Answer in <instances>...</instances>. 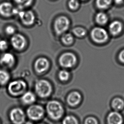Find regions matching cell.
Listing matches in <instances>:
<instances>
[{"instance_id": "cell-20", "label": "cell", "mask_w": 124, "mask_h": 124, "mask_svg": "<svg viewBox=\"0 0 124 124\" xmlns=\"http://www.w3.org/2000/svg\"><path fill=\"white\" fill-rule=\"evenodd\" d=\"M17 7L24 9L30 7L33 4L34 0H14Z\"/></svg>"}, {"instance_id": "cell-30", "label": "cell", "mask_w": 124, "mask_h": 124, "mask_svg": "<svg viewBox=\"0 0 124 124\" xmlns=\"http://www.w3.org/2000/svg\"><path fill=\"white\" fill-rule=\"evenodd\" d=\"M7 47L8 43L7 41L4 40H0V50H5L7 49Z\"/></svg>"}, {"instance_id": "cell-1", "label": "cell", "mask_w": 124, "mask_h": 124, "mask_svg": "<svg viewBox=\"0 0 124 124\" xmlns=\"http://www.w3.org/2000/svg\"><path fill=\"white\" fill-rule=\"evenodd\" d=\"M47 115L51 119L57 121L62 119L64 114V109L62 104L58 101H49L46 106Z\"/></svg>"}, {"instance_id": "cell-14", "label": "cell", "mask_w": 124, "mask_h": 124, "mask_svg": "<svg viewBox=\"0 0 124 124\" xmlns=\"http://www.w3.org/2000/svg\"><path fill=\"white\" fill-rule=\"evenodd\" d=\"M15 63V58L11 53H7L3 54L0 58V63L5 67H10Z\"/></svg>"}, {"instance_id": "cell-2", "label": "cell", "mask_w": 124, "mask_h": 124, "mask_svg": "<svg viewBox=\"0 0 124 124\" xmlns=\"http://www.w3.org/2000/svg\"><path fill=\"white\" fill-rule=\"evenodd\" d=\"M45 111L43 107L38 105L30 106L27 110L26 115L30 120L35 122L40 120L44 117Z\"/></svg>"}, {"instance_id": "cell-4", "label": "cell", "mask_w": 124, "mask_h": 124, "mask_svg": "<svg viewBox=\"0 0 124 124\" xmlns=\"http://www.w3.org/2000/svg\"><path fill=\"white\" fill-rule=\"evenodd\" d=\"M26 116L24 111L19 108H14L9 114L10 121L13 124H24L26 121Z\"/></svg>"}, {"instance_id": "cell-33", "label": "cell", "mask_w": 124, "mask_h": 124, "mask_svg": "<svg viewBox=\"0 0 124 124\" xmlns=\"http://www.w3.org/2000/svg\"><path fill=\"white\" fill-rule=\"evenodd\" d=\"M124 0H115V1L117 4H121L123 3Z\"/></svg>"}, {"instance_id": "cell-18", "label": "cell", "mask_w": 124, "mask_h": 124, "mask_svg": "<svg viewBox=\"0 0 124 124\" xmlns=\"http://www.w3.org/2000/svg\"><path fill=\"white\" fill-rule=\"evenodd\" d=\"M111 106L114 111H121L124 108V101L120 98H116L113 100Z\"/></svg>"}, {"instance_id": "cell-24", "label": "cell", "mask_w": 124, "mask_h": 124, "mask_svg": "<svg viewBox=\"0 0 124 124\" xmlns=\"http://www.w3.org/2000/svg\"><path fill=\"white\" fill-rule=\"evenodd\" d=\"M62 41L65 45H70L73 42L74 38L72 34L70 33H67L64 34L62 36Z\"/></svg>"}, {"instance_id": "cell-35", "label": "cell", "mask_w": 124, "mask_h": 124, "mask_svg": "<svg viewBox=\"0 0 124 124\" xmlns=\"http://www.w3.org/2000/svg\"></svg>"}, {"instance_id": "cell-26", "label": "cell", "mask_w": 124, "mask_h": 124, "mask_svg": "<svg viewBox=\"0 0 124 124\" xmlns=\"http://www.w3.org/2000/svg\"><path fill=\"white\" fill-rule=\"evenodd\" d=\"M70 77L69 72L65 70H62L60 71L59 78L61 81H67Z\"/></svg>"}, {"instance_id": "cell-22", "label": "cell", "mask_w": 124, "mask_h": 124, "mask_svg": "<svg viewBox=\"0 0 124 124\" xmlns=\"http://www.w3.org/2000/svg\"><path fill=\"white\" fill-rule=\"evenodd\" d=\"M62 124H79V121L75 116L72 115L65 116L62 120Z\"/></svg>"}, {"instance_id": "cell-6", "label": "cell", "mask_w": 124, "mask_h": 124, "mask_svg": "<svg viewBox=\"0 0 124 124\" xmlns=\"http://www.w3.org/2000/svg\"><path fill=\"white\" fill-rule=\"evenodd\" d=\"M27 88V84L22 80H17L11 82L9 85V92L13 96L20 95L23 94Z\"/></svg>"}, {"instance_id": "cell-9", "label": "cell", "mask_w": 124, "mask_h": 124, "mask_svg": "<svg viewBox=\"0 0 124 124\" xmlns=\"http://www.w3.org/2000/svg\"><path fill=\"white\" fill-rule=\"evenodd\" d=\"M18 16L22 23L24 25H32L35 22V14L32 10H21L19 12Z\"/></svg>"}, {"instance_id": "cell-8", "label": "cell", "mask_w": 124, "mask_h": 124, "mask_svg": "<svg viewBox=\"0 0 124 124\" xmlns=\"http://www.w3.org/2000/svg\"><path fill=\"white\" fill-rule=\"evenodd\" d=\"M91 37L96 42L102 43L107 40L108 35L105 29L101 27H95L91 32Z\"/></svg>"}, {"instance_id": "cell-29", "label": "cell", "mask_w": 124, "mask_h": 124, "mask_svg": "<svg viewBox=\"0 0 124 124\" xmlns=\"http://www.w3.org/2000/svg\"><path fill=\"white\" fill-rule=\"evenodd\" d=\"M5 31L9 35H12L15 33V29L12 25H8L6 28Z\"/></svg>"}, {"instance_id": "cell-19", "label": "cell", "mask_w": 124, "mask_h": 124, "mask_svg": "<svg viewBox=\"0 0 124 124\" xmlns=\"http://www.w3.org/2000/svg\"><path fill=\"white\" fill-rule=\"evenodd\" d=\"M108 18L106 14L103 12H99L96 16V20L99 25H103L107 23Z\"/></svg>"}, {"instance_id": "cell-36", "label": "cell", "mask_w": 124, "mask_h": 124, "mask_svg": "<svg viewBox=\"0 0 124 124\" xmlns=\"http://www.w3.org/2000/svg\"></svg>"}, {"instance_id": "cell-13", "label": "cell", "mask_w": 124, "mask_h": 124, "mask_svg": "<svg viewBox=\"0 0 124 124\" xmlns=\"http://www.w3.org/2000/svg\"><path fill=\"white\" fill-rule=\"evenodd\" d=\"M49 67V62L45 58H40L36 61L35 63V70L39 73H42L47 70Z\"/></svg>"}, {"instance_id": "cell-28", "label": "cell", "mask_w": 124, "mask_h": 124, "mask_svg": "<svg viewBox=\"0 0 124 124\" xmlns=\"http://www.w3.org/2000/svg\"><path fill=\"white\" fill-rule=\"evenodd\" d=\"M84 124H99L98 120L94 116H89L84 120Z\"/></svg>"}, {"instance_id": "cell-16", "label": "cell", "mask_w": 124, "mask_h": 124, "mask_svg": "<svg viewBox=\"0 0 124 124\" xmlns=\"http://www.w3.org/2000/svg\"><path fill=\"white\" fill-rule=\"evenodd\" d=\"M109 30L110 33L113 35H117L123 30L122 23L119 21H114L110 24Z\"/></svg>"}, {"instance_id": "cell-11", "label": "cell", "mask_w": 124, "mask_h": 124, "mask_svg": "<svg viewBox=\"0 0 124 124\" xmlns=\"http://www.w3.org/2000/svg\"><path fill=\"white\" fill-rule=\"evenodd\" d=\"M12 46L17 50H20L24 48L26 45V40L24 36L20 34H15L11 39Z\"/></svg>"}, {"instance_id": "cell-17", "label": "cell", "mask_w": 124, "mask_h": 124, "mask_svg": "<svg viewBox=\"0 0 124 124\" xmlns=\"http://www.w3.org/2000/svg\"><path fill=\"white\" fill-rule=\"evenodd\" d=\"M22 102L24 104L30 105L35 102L36 97L34 94L31 92H26L21 98Z\"/></svg>"}, {"instance_id": "cell-3", "label": "cell", "mask_w": 124, "mask_h": 124, "mask_svg": "<svg viewBox=\"0 0 124 124\" xmlns=\"http://www.w3.org/2000/svg\"><path fill=\"white\" fill-rule=\"evenodd\" d=\"M35 89L37 95L42 98L48 97L52 91L51 84L45 80L37 81L35 84Z\"/></svg>"}, {"instance_id": "cell-15", "label": "cell", "mask_w": 124, "mask_h": 124, "mask_svg": "<svg viewBox=\"0 0 124 124\" xmlns=\"http://www.w3.org/2000/svg\"><path fill=\"white\" fill-rule=\"evenodd\" d=\"M81 99V95L79 92H74L69 94L67 97V102L71 106L75 107L80 103Z\"/></svg>"}, {"instance_id": "cell-25", "label": "cell", "mask_w": 124, "mask_h": 124, "mask_svg": "<svg viewBox=\"0 0 124 124\" xmlns=\"http://www.w3.org/2000/svg\"><path fill=\"white\" fill-rule=\"evenodd\" d=\"M72 31L75 35L79 37H84L86 34V30L81 27H77L74 28Z\"/></svg>"}, {"instance_id": "cell-7", "label": "cell", "mask_w": 124, "mask_h": 124, "mask_svg": "<svg viewBox=\"0 0 124 124\" xmlns=\"http://www.w3.org/2000/svg\"><path fill=\"white\" fill-rule=\"evenodd\" d=\"M59 61L62 67L66 68H70L75 65L77 62V58L72 53L66 52L61 55Z\"/></svg>"}, {"instance_id": "cell-12", "label": "cell", "mask_w": 124, "mask_h": 124, "mask_svg": "<svg viewBox=\"0 0 124 124\" xmlns=\"http://www.w3.org/2000/svg\"><path fill=\"white\" fill-rule=\"evenodd\" d=\"M107 124H123L124 119L122 114L117 111L109 113L107 117Z\"/></svg>"}, {"instance_id": "cell-5", "label": "cell", "mask_w": 124, "mask_h": 124, "mask_svg": "<svg viewBox=\"0 0 124 124\" xmlns=\"http://www.w3.org/2000/svg\"><path fill=\"white\" fill-rule=\"evenodd\" d=\"M70 21L67 17L61 16L56 18L54 23V29L58 35L66 32L70 26Z\"/></svg>"}, {"instance_id": "cell-10", "label": "cell", "mask_w": 124, "mask_h": 124, "mask_svg": "<svg viewBox=\"0 0 124 124\" xmlns=\"http://www.w3.org/2000/svg\"><path fill=\"white\" fill-rule=\"evenodd\" d=\"M13 5L11 2L3 1L0 3V15L5 17H9L13 15Z\"/></svg>"}, {"instance_id": "cell-34", "label": "cell", "mask_w": 124, "mask_h": 124, "mask_svg": "<svg viewBox=\"0 0 124 124\" xmlns=\"http://www.w3.org/2000/svg\"><path fill=\"white\" fill-rule=\"evenodd\" d=\"M38 124H45V123H40Z\"/></svg>"}, {"instance_id": "cell-27", "label": "cell", "mask_w": 124, "mask_h": 124, "mask_svg": "<svg viewBox=\"0 0 124 124\" xmlns=\"http://www.w3.org/2000/svg\"><path fill=\"white\" fill-rule=\"evenodd\" d=\"M68 5L69 8L71 10H75L79 7L80 4L78 0H70Z\"/></svg>"}, {"instance_id": "cell-32", "label": "cell", "mask_w": 124, "mask_h": 124, "mask_svg": "<svg viewBox=\"0 0 124 124\" xmlns=\"http://www.w3.org/2000/svg\"><path fill=\"white\" fill-rule=\"evenodd\" d=\"M24 124H34L33 121L31 120H29V121H26L25 123Z\"/></svg>"}, {"instance_id": "cell-21", "label": "cell", "mask_w": 124, "mask_h": 124, "mask_svg": "<svg viewBox=\"0 0 124 124\" xmlns=\"http://www.w3.org/2000/svg\"><path fill=\"white\" fill-rule=\"evenodd\" d=\"M112 2V0H97L96 5L100 9H106L110 7Z\"/></svg>"}, {"instance_id": "cell-23", "label": "cell", "mask_w": 124, "mask_h": 124, "mask_svg": "<svg viewBox=\"0 0 124 124\" xmlns=\"http://www.w3.org/2000/svg\"><path fill=\"white\" fill-rule=\"evenodd\" d=\"M10 78L8 72L3 70H0V84L4 85L8 82Z\"/></svg>"}, {"instance_id": "cell-31", "label": "cell", "mask_w": 124, "mask_h": 124, "mask_svg": "<svg viewBox=\"0 0 124 124\" xmlns=\"http://www.w3.org/2000/svg\"><path fill=\"white\" fill-rule=\"evenodd\" d=\"M119 58L121 62L124 63V50L121 51L119 53Z\"/></svg>"}]
</instances>
